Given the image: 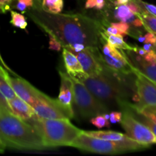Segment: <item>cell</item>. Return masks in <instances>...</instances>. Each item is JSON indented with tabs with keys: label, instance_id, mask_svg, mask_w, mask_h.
Here are the masks:
<instances>
[{
	"label": "cell",
	"instance_id": "cell-7",
	"mask_svg": "<svg viewBox=\"0 0 156 156\" xmlns=\"http://www.w3.org/2000/svg\"><path fill=\"white\" fill-rule=\"evenodd\" d=\"M136 94L129 109L135 111H149L156 112V84L133 67Z\"/></svg>",
	"mask_w": 156,
	"mask_h": 156
},
{
	"label": "cell",
	"instance_id": "cell-21",
	"mask_svg": "<svg viewBox=\"0 0 156 156\" xmlns=\"http://www.w3.org/2000/svg\"><path fill=\"white\" fill-rule=\"evenodd\" d=\"M63 5V0H42L41 9L48 13L59 14L62 12Z\"/></svg>",
	"mask_w": 156,
	"mask_h": 156
},
{
	"label": "cell",
	"instance_id": "cell-24",
	"mask_svg": "<svg viewBox=\"0 0 156 156\" xmlns=\"http://www.w3.org/2000/svg\"><path fill=\"white\" fill-rule=\"evenodd\" d=\"M90 122L91 124L94 125L97 128H103V127H110L111 126V123H110L109 120L107 119L105 117V115H98L96 117H92L90 119Z\"/></svg>",
	"mask_w": 156,
	"mask_h": 156
},
{
	"label": "cell",
	"instance_id": "cell-40",
	"mask_svg": "<svg viewBox=\"0 0 156 156\" xmlns=\"http://www.w3.org/2000/svg\"><path fill=\"white\" fill-rule=\"evenodd\" d=\"M5 146L3 144V143L2 142V140H0V153H3L5 152Z\"/></svg>",
	"mask_w": 156,
	"mask_h": 156
},
{
	"label": "cell",
	"instance_id": "cell-29",
	"mask_svg": "<svg viewBox=\"0 0 156 156\" xmlns=\"http://www.w3.org/2000/svg\"><path fill=\"white\" fill-rule=\"evenodd\" d=\"M50 37V43H49V49L50 50H56V51H59L62 48V45L60 44V43L58 42L56 39H55L53 37L49 36Z\"/></svg>",
	"mask_w": 156,
	"mask_h": 156
},
{
	"label": "cell",
	"instance_id": "cell-27",
	"mask_svg": "<svg viewBox=\"0 0 156 156\" xmlns=\"http://www.w3.org/2000/svg\"><path fill=\"white\" fill-rule=\"evenodd\" d=\"M14 0H0V12L2 13L11 11L12 2Z\"/></svg>",
	"mask_w": 156,
	"mask_h": 156
},
{
	"label": "cell",
	"instance_id": "cell-16",
	"mask_svg": "<svg viewBox=\"0 0 156 156\" xmlns=\"http://www.w3.org/2000/svg\"><path fill=\"white\" fill-rule=\"evenodd\" d=\"M8 101L12 114L21 120L27 121L35 116V112L31 105L23 101L18 96Z\"/></svg>",
	"mask_w": 156,
	"mask_h": 156
},
{
	"label": "cell",
	"instance_id": "cell-12",
	"mask_svg": "<svg viewBox=\"0 0 156 156\" xmlns=\"http://www.w3.org/2000/svg\"><path fill=\"white\" fill-rule=\"evenodd\" d=\"M98 47H85L80 52H72L79 59L85 74L98 75L102 71V64L97 56Z\"/></svg>",
	"mask_w": 156,
	"mask_h": 156
},
{
	"label": "cell",
	"instance_id": "cell-18",
	"mask_svg": "<svg viewBox=\"0 0 156 156\" xmlns=\"http://www.w3.org/2000/svg\"><path fill=\"white\" fill-rule=\"evenodd\" d=\"M101 38L105 42L109 44L110 45L113 46L114 47H116L119 50H133L134 46L129 45L127 43L125 42L123 36H120V35L108 34L105 33L103 31V29H102V31L101 33Z\"/></svg>",
	"mask_w": 156,
	"mask_h": 156
},
{
	"label": "cell",
	"instance_id": "cell-5",
	"mask_svg": "<svg viewBox=\"0 0 156 156\" xmlns=\"http://www.w3.org/2000/svg\"><path fill=\"white\" fill-rule=\"evenodd\" d=\"M70 146L86 152L101 155H118L148 148L129 137L123 141H110L90 136L84 133L83 130H82L81 133L76 137Z\"/></svg>",
	"mask_w": 156,
	"mask_h": 156
},
{
	"label": "cell",
	"instance_id": "cell-20",
	"mask_svg": "<svg viewBox=\"0 0 156 156\" xmlns=\"http://www.w3.org/2000/svg\"><path fill=\"white\" fill-rule=\"evenodd\" d=\"M7 73V69L2 67L0 68V92L8 101H9L16 97V94L8 82Z\"/></svg>",
	"mask_w": 156,
	"mask_h": 156
},
{
	"label": "cell",
	"instance_id": "cell-6",
	"mask_svg": "<svg viewBox=\"0 0 156 156\" xmlns=\"http://www.w3.org/2000/svg\"><path fill=\"white\" fill-rule=\"evenodd\" d=\"M69 76L73 84V108L79 117L83 119H91L109 113L110 110L101 103L81 81L73 76Z\"/></svg>",
	"mask_w": 156,
	"mask_h": 156
},
{
	"label": "cell",
	"instance_id": "cell-34",
	"mask_svg": "<svg viewBox=\"0 0 156 156\" xmlns=\"http://www.w3.org/2000/svg\"><path fill=\"white\" fill-rule=\"evenodd\" d=\"M106 5V0H96L95 9L98 11H101Z\"/></svg>",
	"mask_w": 156,
	"mask_h": 156
},
{
	"label": "cell",
	"instance_id": "cell-1",
	"mask_svg": "<svg viewBox=\"0 0 156 156\" xmlns=\"http://www.w3.org/2000/svg\"><path fill=\"white\" fill-rule=\"evenodd\" d=\"M27 15L49 36L60 43L62 48L69 49L78 44L86 47L100 45L101 21L80 13L53 14L35 8H29Z\"/></svg>",
	"mask_w": 156,
	"mask_h": 156
},
{
	"label": "cell",
	"instance_id": "cell-25",
	"mask_svg": "<svg viewBox=\"0 0 156 156\" xmlns=\"http://www.w3.org/2000/svg\"><path fill=\"white\" fill-rule=\"evenodd\" d=\"M108 23L112 26H114V27H115L123 37L126 36V35H129V30H130V25L127 24V23L121 22V21H117V22L115 21V22Z\"/></svg>",
	"mask_w": 156,
	"mask_h": 156
},
{
	"label": "cell",
	"instance_id": "cell-37",
	"mask_svg": "<svg viewBox=\"0 0 156 156\" xmlns=\"http://www.w3.org/2000/svg\"><path fill=\"white\" fill-rule=\"evenodd\" d=\"M129 1V0H113L112 2H113L116 5H123L126 4Z\"/></svg>",
	"mask_w": 156,
	"mask_h": 156
},
{
	"label": "cell",
	"instance_id": "cell-28",
	"mask_svg": "<svg viewBox=\"0 0 156 156\" xmlns=\"http://www.w3.org/2000/svg\"><path fill=\"white\" fill-rule=\"evenodd\" d=\"M145 60L151 64H156V50L147 51V53L143 56Z\"/></svg>",
	"mask_w": 156,
	"mask_h": 156
},
{
	"label": "cell",
	"instance_id": "cell-30",
	"mask_svg": "<svg viewBox=\"0 0 156 156\" xmlns=\"http://www.w3.org/2000/svg\"><path fill=\"white\" fill-rule=\"evenodd\" d=\"M144 37V44H151L156 45V35L152 32H149L143 35Z\"/></svg>",
	"mask_w": 156,
	"mask_h": 156
},
{
	"label": "cell",
	"instance_id": "cell-19",
	"mask_svg": "<svg viewBox=\"0 0 156 156\" xmlns=\"http://www.w3.org/2000/svg\"><path fill=\"white\" fill-rule=\"evenodd\" d=\"M84 133L90 136L96 137V138L102 139V140H110V141H123L127 139L128 136L126 134L121 133L114 132V131H85L83 130Z\"/></svg>",
	"mask_w": 156,
	"mask_h": 156
},
{
	"label": "cell",
	"instance_id": "cell-8",
	"mask_svg": "<svg viewBox=\"0 0 156 156\" xmlns=\"http://www.w3.org/2000/svg\"><path fill=\"white\" fill-rule=\"evenodd\" d=\"M97 56L105 66L114 71L124 75L133 73V66L128 60L124 50L114 47L101 38L97 50Z\"/></svg>",
	"mask_w": 156,
	"mask_h": 156
},
{
	"label": "cell",
	"instance_id": "cell-32",
	"mask_svg": "<svg viewBox=\"0 0 156 156\" xmlns=\"http://www.w3.org/2000/svg\"><path fill=\"white\" fill-rule=\"evenodd\" d=\"M0 108H2V109H5L7 111L12 112L10 109V107H9V101H8L7 99L4 97V95L1 92H0Z\"/></svg>",
	"mask_w": 156,
	"mask_h": 156
},
{
	"label": "cell",
	"instance_id": "cell-9",
	"mask_svg": "<svg viewBox=\"0 0 156 156\" xmlns=\"http://www.w3.org/2000/svg\"><path fill=\"white\" fill-rule=\"evenodd\" d=\"M120 123L129 138L147 147L156 144V137L153 133L146 125L139 120L129 109L122 111Z\"/></svg>",
	"mask_w": 156,
	"mask_h": 156
},
{
	"label": "cell",
	"instance_id": "cell-11",
	"mask_svg": "<svg viewBox=\"0 0 156 156\" xmlns=\"http://www.w3.org/2000/svg\"><path fill=\"white\" fill-rule=\"evenodd\" d=\"M7 79L16 96L30 105L34 103L42 92L25 79L21 77H12L9 73H7Z\"/></svg>",
	"mask_w": 156,
	"mask_h": 156
},
{
	"label": "cell",
	"instance_id": "cell-2",
	"mask_svg": "<svg viewBox=\"0 0 156 156\" xmlns=\"http://www.w3.org/2000/svg\"><path fill=\"white\" fill-rule=\"evenodd\" d=\"M129 75L117 73L102 64L100 74L94 76L84 74L78 79L110 111H123L129 109L131 104L129 98L133 99L136 94L135 78L132 80L127 77Z\"/></svg>",
	"mask_w": 156,
	"mask_h": 156
},
{
	"label": "cell",
	"instance_id": "cell-10",
	"mask_svg": "<svg viewBox=\"0 0 156 156\" xmlns=\"http://www.w3.org/2000/svg\"><path fill=\"white\" fill-rule=\"evenodd\" d=\"M35 115L41 119H72L74 111L66 108L58 101L41 92L34 103L31 105Z\"/></svg>",
	"mask_w": 156,
	"mask_h": 156
},
{
	"label": "cell",
	"instance_id": "cell-13",
	"mask_svg": "<svg viewBox=\"0 0 156 156\" xmlns=\"http://www.w3.org/2000/svg\"><path fill=\"white\" fill-rule=\"evenodd\" d=\"M105 15V18L103 20L107 22L121 21L129 24H132L137 17V15L131 12L126 4L116 5L113 2L108 5Z\"/></svg>",
	"mask_w": 156,
	"mask_h": 156
},
{
	"label": "cell",
	"instance_id": "cell-39",
	"mask_svg": "<svg viewBox=\"0 0 156 156\" xmlns=\"http://www.w3.org/2000/svg\"><path fill=\"white\" fill-rule=\"evenodd\" d=\"M27 4L28 8H32L34 6V0H22Z\"/></svg>",
	"mask_w": 156,
	"mask_h": 156
},
{
	"label": "cell",
	"instance_id": "cell-14",
	"mask_svg": "<svg viewBox=\"0 0 156 156\" xmlns=\"http://www.w3.org/2000/svg\"><path fill=\"white\" fill-rule=\"evenodd\" d=\"M131 65L140 73L156 84V64H151L133 50H124Z\"/></svg>",
	"mask_w": 156,
	"mask_h": 156
},
{
	"label": "cell",
	"instance_id": "cell-38",
	"mask_svg": "<svg viewBox=\"0 0 156 156\" xmlns=\"http://www.w3.org/2000/svg\"><path fill=\"white\" fill-rule=\"evenodd\" d=\"M0 62H1V63H2V65L3 66L5 67V69H7L8 71H9V72H11V69H9V67H8V66L6 65V64H5V62H4V60H3L2 57V55H1V53H0Z\"/></svg>",
	"mask_w": 156,
	"mask_h": 156
},
{
	"label": "cell",
	"instance_id": "cell-23",
	"mask_svg": "<svg viewBox=\"0 0 156 156\" xmlns=\"http://www.w3.org/2000/svg\"><path fill=\"white\" fill-rule=\"evenodd\" d=\"M11 21L10 23L15 27H18L20 29H26L27 26V21L25 17L22 14H20L15 11L11 10Z\"/></svg>",
	"mask_w": 156,
	"mask_h": 156
},
{
	"label": "cell",
	"instance_id": "cell-33",
	"mask_svg": "<svg viewBox=\"0 0 156 156\" xmlns=\"http://www.w3.org/2000/svg\"><path fill=\"white\" fill-rule=\"evenodd\" d=\"M15 8H16L18 10H20L21 12H24L27 10V9H28V6H27V4H26L24 1H22V0H18L16 3V5H15Z\"/></svg>",
	"mask_w": 156,
	"mask_h": 156
},
{
	"label": "cell",
	"instance_id": "cell-4",
	"mask_svg": "<svg viewBox=\"0 0 156 156\" xmlns=\"http://www.w3.org/2000/svg\"><path fill=\"white\" fill-rule=\"evenodd\" d=\"M27 122L39 133L47 149L70 146L82 132L69 119H41L35 115Z\"/></svg>",
	"mask_w": 156,
	"mask_h": 156
},
{
	"label": "cell",
	"instance_id": "cell-41",
	"mask_svg": "<svg viewBox=\"0 0 156 156\" xmlns=\"http://www.w3.org/2000/svg\"><path fill=\"white\" fill-rule=\"evenodd\" d=\"M2 68H5V67L3 66L2 65V63H1V62H0V68H2Z\"/></svg>",
	"mask_w": 156,
	"mask_h": 156
},
{
	"label": "cell",
	"instance_id": "cell-3",
	"mask_svg": "<svg viewBox=\"0 0 156 156\" xmlns=\"http://www.w3.org/2000/svg\"><path fill=\"white\" fill-rule=\"evenodd\" d=\"M0 140L5 147L24 150H44L39 133L27 121L0 108Z\"/></svg>",
	"mask_w": 156,
	"mask_h": 156
},
{
	"label": "cell",
	"instance_id": "cell-15",
	"mask_svg": "<svg viewBox=\"0 0 156 156\" xmlns=\"http://www.w3.org/2000/svg\"><path fill=\"white\" fill-rule=\"evenodd\" d=\"M59 74L60 76L61 85L59 88L58 101L62 104L63 106L69 109L73 110V84L70 79L69 75L67 73L59 71Z\"/></svg>",
	"mask_w": 156,
	"mask_h": 156
},
{
	"label": "cell",
	"instance_id": "cell-22",
	"mask_svg": "<svg viewBox=\"0 0 156 156\" xmlns=\"http://www.w3.org/2000/svg\"><path fill=\"white\" fill-rule=\"evenodd\" d=\"M137 16L141 18L145 30L155 34L156 35V17L148 13L146 11H142Z\"/></svg>",
	"mask_w": 156,
	"mask_h": 156
},
{
	"label": "cell",
	"instance_id": "cell-35",
	"mask_svg": "<svg viewBox=\"0 0 156 156\" xmlns=\"http://www.w3.org/2000/svg\"><path fill=\"white\" fill-rule=\"evenodd\" d=\"M96 5V0H87L85 2V9H94Z\"/></svg>",
	"mask_w": 156,
	"mask_h": 156
},
{
	"label": "cell",
	"instance_id": "cell-36",
	"mask_svg": "<svg viewBox=\"0 0 156 156\" xmlns=\"http://www.w3.org/2000/svg\"><path fill=\"white\" fill-rule=\"evenodd\" d=\"M41 2H42V0H34V6L32 8H35V9H41Z\"/></svg>",
	"mask_w": 156,
	"mask_h": 156
},
{
	"label": "cell",
	"instance_id": "cell-26",
	"mask_svg": "<svg viewBox=\"0 0 156 156\" xmlns=\"http://www.w3.org/2000/svg\"><path fill=\"white\" fill-rule=\"evenodd\" d=\"M122 119V111H113L109 114V121L111 123H120Z\"/></svg>",
	"mask_w": 156,
	"mask_h": 156
},
{
	"label": "cell",
	"instance_id": "cell-31",
	"mask_svg": "<svg viewBox=\"0 0 156 156\" xmlns=\"http://www.w3.org/2000/svg\"><path fill=\"white\" fill-rule=\"evenodd\" d=\"M131 110V109H130ZM133 111V110H132ZM136 112L139 113V114H142L144 117H147L149 120H152L153 123L156 124V112L155 111H136Z\"/></svg>",
	"mask_w": 156,
	"mask_h": 156
},
{
	"label": "cell",
	"instance_id": "cell-17",
	"mask_svg": "<svg viewBox=\"0 0 156 156\" xmlns=\"http://www.w3.org/2000/svg\"><path fill=\"white\" fill-rule=\"evenodd\" d=\"M62 58H63L67 74L73 76L76 79L85 74L79 59L75 56L74 53H72L70 50H67L66 48H63Z\"/></svg>",
	"mask_w": 156,
	"mask_h": 156
}]
</instances>
